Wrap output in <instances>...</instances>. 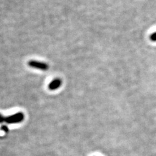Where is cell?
Here are the masks:
<instances>
[{
  "instance_id": "obj_1",
  "label": "cell",
  "mask_w": 156,
  "mask_h": 156,
  "mask_svg": "<svg viewBox=\"0 0 156 156\" xmlns=\"http://www.w3.org/2000/svg\"><path fill=\"white\" fill-rule=\"evenodd\" d=\"M24 119V115L23 113H19L14 114L11 116H5L0 113V124H17L22 122Z\"/></svg>"
},
{
  "instance_id": "obj_2",
  "label": "cell",
  "mask_w": 156,
  "mask_h": 156,
  "mask_svg": "<svg viewBox=\"0 0 156 156\" xmlns=\"http://www.w3.org/2000/svg\"><path fill=\"white\" fill-rule=\"evenodd\" d=\"M28 65L33 68H36V69L43 71H46L48 70L49 68V66L46 63L37 61H29L28 62Z\"/></svg>"
},
{
  "instance_id": "obj_3",
  "label": "cell",
  "mask_w": 156,
  "mask_h": 156,
  "mask_svg": "<svg viewBox=\"0 0 156 156\" xmlns=\"http://www.w3.org/2000/svg\"><path fill=\"white\" fill-rule=\"evenodd\" d=\"M62 84V81L60 79H58V78H56L54 80H53L50 85H48V88L49 89L51 90H56L57 89H58L61 87Z\"/></svg>"
},
{
  "instance_id": "obj_4",
  "label": "cell",
  "mask_w": 156,
  "mask_h": 156,
  "mask_svg": "<svg viewBox=\"0 0 156 156\" xmlns=\"http://www.w3.org/2000/svg\"><path fill=\"white\" fill-rule=\"evenodd\" d=\"M150 41H152V42H156V32L152 33V35L150 36Z\"/></svg>"
},
{
  "instance_id": "obj_5",
  "label": "cell",
  "mask_w": 156,
  "mask_h": 156,
  "mask_svg": "<svg viewBox=\"0 0 156 156\" xmlns=\"http://www.w3.org/2000/svg\"><path fill=\"white\" fill-rule=\"evenodd\" d=\"M1 130H2V131H3L4 132H5V133H7L8 131H9V128H8V127L7 126H5V125H3V126H2V127H1Z\"/></svg>"
}]
</instances>
